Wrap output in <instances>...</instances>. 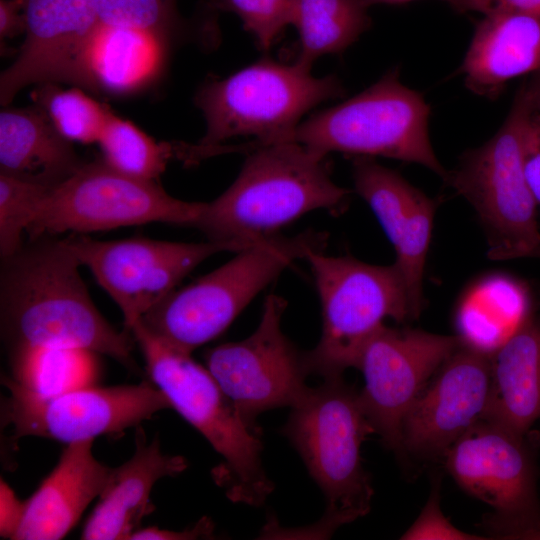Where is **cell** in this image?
I'll list each match as a JSON object with an SVG mask.
<instances>
[{
    "label": "cell",
    "instance_id": "8d00e7d4",
    "mask_svg": "<svg viewBox=\"0 0 540 540\" xmlns=\"http://www.w3.org/2000/svg\"><path fill=\"white\" fill-rule=\"evenodd\" d=\"M26 20L22 0H0L1 42L25 33Z\"/></svg>",
    "mask_w": 540,
    "mask_h": 540
},
{
    "label": "cell",
    "instance_id": "836d02e7",
    "mask_svg": "<svg viewBox=\"0 0 540 540\" xmlns=\"http://www.w3.org/2000/svg\"><path fill=\"white\" fill-rule=\"evenodd\" d=\"M458 12L518 13L540 18V0H445Z\"/></svg>",
    "mask_w": 540,
    "mask_h": 540
},
{
    "label": "cell",
    "instance_id": "ffe728a7",
    "mask_svg": "<svg viewBox=\"0 0 540 540\" xmlns=\"http://www.w3.org/2000/svg\"><path fill=\"white\" fill-rule=\"evenodd\" d=\"M135 440L133 456L113 468L107 486L84 525L81 539H130L140 528L142 519L153 510L150 496L155 483L187 468L184 457L162 452L158 438L148 443L140 427Z\"/></svg>",
    "mask_w": 540,
    "mask_h": 540
},
{
    "label": "cell",
    "instance_id": "1f68e13d",
    "mask_svg": "<svg viewBox=\"0 0 540 540\" xmlns=\"http://www.w3.org/2000/svg\"><path fill=\"white\" fill-rule=\"evenodd\" d=\"M401 539H448V540H478L486 539L478 535L469 534L455 526L443 515L440 507V481L436 480L428 501L420 515L405 531Z\"/></svg>",
    "mask_w": 540,
    "mask_h": 540
},
{
    "label": "cell",
    "instance_id": "f546056e",
    "mask_svg": "<svg viewBox=\"0 0 540 540\" xmlns=\"http://www.w3.org/2000/svg\"><path fill=\"white\" fill-rule=\"evenodd\" d=\"M99 21L169 38L176 24L175 0H92Z\"/></svg>",
    "mask_w": 540,
    "mask_h": 540
},
{
    "label": "cell",
    "instance_id": "ba28073f",
    "mask_svg": "<svg viewBox=\"0 0 540 540\" xmlns=\"http://www.w3.org/2000/svg\"><path fill=\"white\" fill-rule=\"evenodd\" d=\"M311 267L322 307V334L304 352L307 371L326 378L354 368L366 341L386 318L415 319L403 279L395 264L372 265L350 256L314 251Z\"/></svg>",
    "mask_w": 540,
    "mask_h": 540
},
{
    "label": "cell",
    "instance_id": "2e32d148",
    "mask_svg": "<svg viewBox=\"0 0 540 540\" xmlns=\"http://www.w3.org/2000/svg\"><path fill=\"white\" fill-rule=\"evenodd\" d=\"M491 353L462 340L417 396L402 426L405 456L443 458L486 411Z\"/></svg>",
    "mask_w": 540,
    "mask_h": 540
},
{
    "label": "cell",
    "instance_id": "8992f818",
    "mask_svg": "<svg viewBox=\"0 0 540 540\" xmlns=\"http://www.w3.org/2000/svg\"><path fill=\"white\" fill-rule=\"evenodd\" d=\"M326 499L321 519L331 530L365 516L374 490L361 446L374 433L359 391L343 375L309 387L282 429Z\"/></svg>",
    "mask_w": 540,
    "mask_h": 540
},
{
    "label": "cell",
    "instance_id": "d6a6232c",
    "mask_svg": "<svg viewBox=\"0 0 540 540\" xmlns=\"http://www.w3.org/2000/svg\"><path fill=\"white\" fill-rule=\"evenodd\" d=\"M524 168L530 190L540 206V114L530 103L524 129Z\"/></svg>",
    "mask_w": 540,
    "mask_h": 540
},
{
    "label": "cell",
    "instance_id": "cb8c5ba5",
    "mask_svg": "<svg viewBox=\"0 0 540 540\" xmlns=\"http://www.w3.org/2000/svg\"><path fill=\"white\" fill-rule=\"evenodd\" d=\"M167 41L144 30L100 22L85 55V88L117 95L142 89L159 74Z\"/></svg>",
    "mask_w": 540,
    "mask_h": 540
},
{
    "label": "cell",
    "instance_id": "8fae6325",
    "mask_svg": "<svg viewBox=\"0 0 540 540\" xmlns=\"http://www.w3.org/2000/svg\"><path fill=\"white\" fill-rule=\"evenodd\" d=\"M442 459L465 492L494 510L484 520L493 536L525 539L540 528L535 446L528 433L481 419Z\"/></svg>",
    "mask_w": 540,
    "mask_h": 540
},
{
    "label": "cell",
    "instance_id": "484cf974",
    "mask_svg": "<svg viewBox=\"0 0 540 540\" xmlns=\"http://www.w3.org/2000/svg\"><path fill=\"white\" fill-rule=\"evenodd\" d=\"M94 356L77 349H17L12 351V378L43 395L92 386L98 375Z\"/></svg>",
    "mask_w": 540,
    "mask_h": 540
},
{
    "label": "cell",
    "instance_id": "277c9868",
    "mask_svg": "<svg viewBox=\"0 0 540 540\" xmlns=\"http://www.w3.org/2000/svg\"><path fill=\"white\" fill-rule=\"evenodd\" d=\"M336 76L314 77L296 62L288 65L262 59L197 91L194 102L202 111L206 133L190 146L193 163L217 154V148L236 136L255 140L236 151L288 142L301 118L317 105L343 95Z\"/></svg>",
    "mask_w": 540,
    "mask_h": 540
},
{
    "label": "cell",
    "instance_id": "74e56055",
    "mask_svg": "<svg viewBox=\"0 0 540 540\" xmlns=\"http://www.w3.org/2000/svg\"><path fill=\"white\" fill-rule=\"evenodd\" d=\"M522 86L531 108L540 114V70Z\"/></svg>",
    "mask_w": 540,
    "mask_h": 540
},
{
    "label": "cell",
    "instance_id": "d4e9b609",
    "mask_svg": "<svg viewBox=\"0 0 540 540\" xmlns=\"http://www.w3.org/2000/svg\"><path fill=\"white\" fill-rule=\"evenodd\" d=\"M365 0H292L291 24L299 35L296 63L311 70L321 56L352 45L369 27Z\"/></svg>",
    "mask_w": 540,
    "mask_h": 540
},
{
    "label": "cell",
    "instance_id": "f1b7e54d",
    "mask_svg": "<svg viewBox=\"0 0 540 540\" xmlns=\"http://www.w3.org/2000/svg\"><path fill=\"white\" fill-rule=\"evenodd\" d=\"M52 186L0 172V255L6 260L23 247L27 232Z\"/></svg>",
    "mask_w": 540,
    "mask_h": 540
},
{
    "label": "cell",
    "instance_id": "60d3db41",
    "mask_svg": "<svg viewBox=\"0 0 540 540\" xmlns=\"http://www.w3.org/2000/svg\"><path fill=\"white\" fill-rule=\"evenodd\" d=\"M533 258H540V248L533 254Z\"/></svg>",
    "mask_w": 540,
    "mask_h": 540
},
{
    "label": "cell",
    "instance_id": "9c48e42d",
    "mask_svg": "<svg viewBox=\"0 0 540 540\" xmlns=\"http://www.w3.org/2000/svg\"><path fill=\"white\" fill-rule=\"evenodd\" d=\"M528 109L521 87L495 135L466 152L444 178L476 210L488 232V257L493 260L532 257L540 248L537 203L524 168Z\"/></svg>",
    "mask_w": 540,
    "mask_h": 540
},
{
    "label": "cell",
    "instance_id": "52a82bcc",
    "mask_svg": "<svg viewBox=\"0 0 540 540\" xmlns=\"http://www.w3.org/2000/svg\"><path fill=\"white\" fill-rule=\"evenodd\" d=\"M430 107L418 91L403 85L398 69L354 97L301 122L289 141L327 157L331 152L383 156L447 172L430 142Z\"/></svg>",
    "mask_w": 540,
    "mask_h": 540
},
{
    "label": "cell",
    "instance_id": "4fadbf2b",
    "mask_svg": "<svg viewBox=\"0 0 540 540\" xmlns=\"http://www.w3.org/2000/svg\"><path fill=\"white\" fill-rule=\"evenodd\" d=\"M64 240L119 307L128 331L201 262L219 252H238L256 243H183L144 237L103 241L77 235Z\"/></svg>",
    "mask_w": 540,
    "mask_h": 540
},
{
    "label": "cell",
    "instance_id": "5b68a950",
    "mask_svg": "<svg viewBox=\"0 0 540 540\" xmlns=\"http://www.w3.org/2000/svg\"><path fill=\"white\" fill-rule=\"evenodd\" d=\"M327 240L326 232L315 230L261 239L194 283L173 290L138 322L160 341L191 354L219 336L292 262L323 251Z\"/></svg>",
    "mask_w": 540,
    "mask_h": 540
},
{
    "label": "cell",
    "instance_id": "3957f363",
    "mask_svg": "<svg viewBox=\"0 0 540 540\" xmlns=\"http://www.w3.org/2000/svg\"><path fill=\"white\" fill-rule=\"evenodd\" d=\"M129 331L142 351L152 383L222 456V464L213 470L215 482L233 502L264 504L274 485L262 464L261 432L244 422L208 369L190 353L160 341L138 321Z\"/></svg>",
    "mask_w": 540,
    "mask_h": 540
},
{
    "label": "cell",
    "instance_id": "44dd1931",
    "mask_svg": "<svg viewBox=\"0 0 540 540\" xmlns=\"http://www.w3.org/2000/svg\"><path fill=\"white\" fill-rule=\"evenodd\" d=\"M540 418V311L530 307L491 353L483 420L527 434Z\"/></svg>",
    "mask_w": 540,
    "mask_h": 540
},
{
    "label": "cell",
    "instance_id": "7c38bea8",
    "mask_svg": "<svg viewBox=\"0 0 540 540\" xmlns=\"http://www.w3.org/2000/svg\"><path fill=\"white\" fill-rule=\"evenodd\" d=\"M8 396L2 405V421L13 439L36 436L66 444L116 434L171 408L154 384L111 387L87 386L54 395L34 392L3 377Z\"/></svg>",
    "mask_w": 540,
    "mask_h": 540
},
{
    "label": "cell",
    "instance_id": "30bf717a",
    "mask_svg": "<svg viewBox=\"0 0 540 540\" xmlns=\"http://www.w3.org/2000/svg\"><path fill=\"white\" fill-rule=\"evenodd\" d=\"M203 208V202L172 197L157 181L125 175L101 159L52 186L27 232L36 239L152 222L195 227Z\"/></svg>",
    "mask_w": 540,
    "mask_h": 540
},
{
    "label": "cell",
    "instance_id": "603a6c76",
    "mask_svg": "<svg viewBox=\"0 0 540 540\" xmlns=\"http://www.w3.org/2000/svg\"><path fill=\"white\" fill-rule=\"evenodd\" d=\"M82 163L37 105L0 113V172L54 186Z\"/></svg>",
    "mask_w": 540,
    "mask_h": 540
},
{
    "label": "cell",
    "instance_id": "f35d334b",
    "mask_svg": "<svg viewBox=\"0 0 540 540\" xmlns=\"http://www.w3.org/2000/svg\"><path fill=\"white\" fill-rule=\"evenodd\" d=\"M367 4L370 6L372 4H402L413 0H365ZM445 1V0H444Z\"/></svg>",
    "mask_w": 540,
    "mask_h": 540
},
{
    "label": "cell",
    "instance_id": "ab89813d",
    "mask_svg": "<svg viewBox=\"0 0 540 540\" xmlns=\"http://www.w3.org/2000/svg\"><path fill=\"white\" fill-rule=\"evenodd\" d=\"M525 539H540V529L531 532Z\"/></svg>",
    "mask_w": 540,
    "mask_h": 540
},
{
    "label": "cell",
    "instance_id": "d590c367",
    "mask_svg": "<svg viewBox=\"0 0 540 540\" xmlns=\"http://www.w3.org/2000/svg\"><path fill=\"white\" fill-rule=\"evenodd\" d=\"M0 491V533L2 537L12 539L21 522L25 501L18 499L13 490L3 480H1Z\"/></svg>",
    "mask_w": 540,
    "mask_h": 540
},
{
    "label": "cell",
    "instance_id": "9a60e30c",
    "mask_svg": "<svg viewBox=\"0 0 540 540\" xmlns=\"http://www.w3.org/2000/svg\"><path fill=\"white\" fill-rule=\"evenodd\" d=\"M459 335L382 325L364 344L354 368L364 377L362 408L386 447L405 457L404 418L433 375L460 346Z\"/></svg>",
    "mask_w": 540,
    "mask_h": 540
},
{
    "label": "cell",
    "instance_id": "d6986e66",
    "mask_svg": "<svg viewBox=\"0 0 540 540\" xmlns=\"http://www.w3.org/2000/svg\"><path fill=\"white\" fill-rule=\"evenodd\" d=\"M92 448L93 440L67 444L55 468L25 501L13 540H58L74 527L113 472Z\"/></svg>",
    "mask_w": 540,
    "mask_h": 540
},
{
    "label": "cell",
    "instance_id": "5bb4252c",
    "mask_svg": "<svg viewBox=\"0 0 540 540\" xmlns=\"http://www.w3.org/2000/svg\"><path fill=\"white\" fill-rule=\"evenodd\" d=\"M287 302L266 297L261 320L246 339L210 349L206 368L253 430L259 414L296 405L306 394L309 375L305 354L283 334L281 319Z\"/></svg>",
    "mask_w": 540,
    "mask_h": 540
},
{
    "label": "cell",
    "instance_id": "6da1fadb",
    "mask_svg": "<svg viewBox=\"0 0 540 540\" xmlns=\"http://www.w3.org/2000/svg\"><path fill=\"white\" fill-rule=\"evenodd\" d=\"M32 239L3 260L1 330L11 351L59 348L107 355L133 368L132 333L116 330L94 305L81 264L65 240Z\"/></svg>",
    "mask_w": 540,
    "mask_h": 540
},
{
    "label": "cell",
    "instance_id": "e0dca14e",
    "mask_svg": "<svg viewBox=\"0 0 540 540\" xmlns=\"http://www.w3.org/2000/svg\"><path fill=\"white\" fill-rule=\"evenodd\" d=\"M25 38L0 77L7 106L28 85L68 82L85 88V55L100 21L92 0H22Z\"/></svg>",
    "mask_w": 540,
    "mask_h": 540
},
{
    "label": "cell",
    "instance_id": "e575fe53",
    "mask_svg": "<svg viewBox=\"0 0 540 540\" xmlns=\"http://www.w3.org/2000/svg\"><path fill=\"white\" fill-rule=\"evenodd\" d=\"M214 536V524L212 520L204 517L193 527L183 531H172L157 527L139 528L135 531L130 540H191L207 539Z\"/></svg>",
    "mask_w": 540,
    "mask_h": 540
},
{
    "label": "cell",
    "instance_id": "7402d4cb",
    "mask_svg": "<svg viewBox=\"0 0 540 540\" xmlns=\"http://www.w3.org/2000/svg\"><path fill=\"white\" fill-rule=\"evenodd\" d=\"M540 70V18L487 14L476 25L460 71L473 93L496 99L508 81Z\"/></svg>",
    "mask_w": 540,
    "mask_h": 540
},
{
    "label": "cell",
    "instance_id": "83f0119b",
    "mask_svg": "<svg viewBox=\"0 0 540 540\" xmlns=\"http://www.w3.org/2000/svg\"><path fill=\"white\" fill-rule=\"evenodd\" d=\"M32 98L59 133L71 142L97 143L112 113L80 88L62 89L58 83L37 85Z\"/></svg>",
    "mask_w": 540,
    "mask_h": 540
},
{
    "label": "cell",
    "instance_id": "b9f144b4",
    "mask_svg": "<svg viewBox=\"0 0 540 540\" xmlns=\"http://www.w3.org/2000/svg\"><path fill=\"white\" fill-rule=\"evenodd\" d=\"M540 529V528H539Z\"/></svg>",
    "mask_w": 540,
    "mask_h": 540
},
{
    "label": "cell",
    "instance_id": "4dcf8cb0",
    "mask_svg": "<svg viewBox=\"0 0 540 540\" xmlns=\"http://www.w3.org/2000/svg\"><path fill=\"white\" fill-rule=\"evenodd\" d=\"M214 4L235 13L263 50H268L291 24L292 0H215Z\"/></svg>",
    "mask_w": 540,
    "mask_h": 540
},
{
    "label": "cell",
    "instance_id": "7a4b0ae2",
    "mask_svg": "<svg viewBox=\"0 0 540 540\" xmlns=\"http://www.w3.org/2000/svg\"><path fill=\"white\" fill-rule=\"evenodd\" d=\"M249 152L231 186L204 203L195 227L209 240L255 243L308 212L347 206L350 190L332 180L326 157L292 141Z\"/></svg>",
    "mask_w": 540,
    "mask_h": 540
},
{
    "label": "cell",
    "instance_id": "ac0fdd59",
    "mask_svg": "<svg viewBox=\"0 0 540 540\" xmlns=\"http://www.w3.org/2000/svg\"><path fill=\"white\" fill-rule=\"evenodd\" d=\"M356 192L368 203L396 252L414 318L423 309V276L436 202L372 157L353 160Z\"/></svg>",
    "mask_w": 540,
    "mask_h": 540
},
{
    "label": "cell",
    "instance_id": "4316f807",
    "mask_svg": "<svg viewBox=\"0 0 540 540\" xmlns=\"http://www.w3.org/2000/svg\"><path fill=\"white\" fill-rule=\"evenodd\" d=\"M102 160L125 175L157 181L168 161L176 156L177 143L157 142L134 123L113 112L98 140Z\"/></svg>",
    "mask_w": 540,
    "mask_h": 540
}]
</instances>
